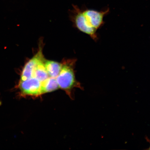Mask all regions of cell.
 <instances>
[{
    "mask_svg": "<svg viewBox=\"0 0 150 150\" xmlns=\"http://www.w3.org/2000/svg\"><path fill=\"white\" fill-rule=\"evenodd\" d=\"M44 62V58L39 61L35 67L33 77L42 82L49 78L45 67Z\"/></svg>",
    "mask_w": 150,
    "mask_h": 150,
    "instance_id": "obj_6",
    "label": "cell"
},
{
    "mask_svg": "<svg viewBox=\"0 0 150 150\" xmlns=\"http://www.w3.org/2000/svg\"><path fill=\"white\" fill-rule=\"evenodd\" d=\"M42 50H39L34 57L26 64L22 73L20 81H24L33 77L34 72L38 63L43 59Z\"/></svg>",
    "mask_w": 150,
    "mask_h": 150,
    "instance_id": "obj_5",
    "label": "cell"
},
{
    "mask_svg": "<svg viewBox=\"0 0 150 150\" xmlns=\"http://www.w3.org/2000/svg\"><path fill=\"white\" fill-rule=\"evenodd\" d=\"M59 87L55 78L49 77L42 82L41 94L55 91Z\"/></svg>",
    "mask_w": 150,
    "mask_h": 150,
    "instance_id": "obj_8",
    "label": "cell"
},
{
    "mask_svg": "<svg viewBox=\"0 0 150 150\" xmlns=\"http://www.w3.org/2000/svg\"><path fill=\"white\" fill-rule=\"evenodd\" d=\"M45 67L50 77L56 78L60 72L62 64L57 62L52 61H45Z\"/></svg>",
    "mask_w": 150,
    "mask_h": 150,
    "instance_id": "obj_7",
    "label": "cell"
},
{
    "mask_svg": "<svg viewBox=\"0 0 150 150\" xmlns=\"http://www.w3.org/2000/svg\"><path fill=\"white\" fill-rule=\"evenodd\" d=\"M149 149H150V148H149Z\"/></svg>",
    "mask_w": 150,
    "mask_h": 150,
    "instance_id": "obj_9",
    "label": "cell"
},
{
    "mask_svg": "<svg viewBox=\"0 0 150 150\" xmlns=\"http://www.w3.org/2000/svg\"><path fill=\"white\" fill-rule=\"evenodd\" d=\"M110 12L109 9L99 12L88 9L83 12L88 22L91 26L97 30L104 24V18Z\"/></svg>",
    "mask_w": 150,
    "mask_h": 150,
    "instance_id": "obj_3",
    "label": "cell"
},
{
    "mask_svg": "<svg viewBox=\"0 0 150 150\" xmlns=\"http://www.w3.org/2000/svg\"><path fill=\"white\" fill-rule=\"evenodd\" d=\"M59 87L64 90L70 89L75 83L72 67L68 64H62L60 72L56 78Z\"/></svg>",
    "mask_w": 150,
    "mask_h": 150,
    "instance_id": "obj_1",
    "label": "cell"
},
{
    "mask_svg": "<svg viewBox=\"0 0 150 150\" xmlns=\"http://www.w3.org/2000/svg\"><path fill=\"white\" fill-rule=\"evenodd\" d=\"M75 22L77 27L80 30L90 35L94 40H97V30L90 25L83 12H78L75 18Z\"/></svg>",
    "mask_w": 150,
    "mask_h": 150,
    "instance_id": "obj_4",
    "label": "cell"
},
{
    "mask_svg": "<svg viewBox=\"0 0 150 150\" xmlns=\"http://www.w3.org/2000/svg\"><path fill=\"white\" fill-rule=\"evenodd\" d=\"M18 86L23 95L37 96L42 94V82L35 77L25 80L20 81Z\"/></svg>",
    "mask_w": 150,
    "mask_h": 150,
    "instance_id": "obj_2",
    "label": "cell"
}]
</instances>
